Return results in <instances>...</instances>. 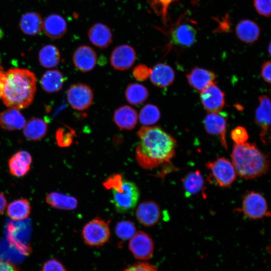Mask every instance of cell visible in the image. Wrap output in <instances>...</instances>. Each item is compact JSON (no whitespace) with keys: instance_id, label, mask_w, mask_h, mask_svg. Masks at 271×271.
<instances>
[{"instance_id":"74e56055","label":"cell","mask_w":271,"mask_h":271,"mask_svg":"<svg viewBox=\"0 0 271 271\" xmlns=\"http://www.w3.org/2000/svg\"><path fill=\"white\" fill-rule=\"evenodd\" d=\"M231 138L235 144H242L246 142L248 139V134L244 127L239 126L232 130Z\"/></svg>"},{"instance_id":"9a60e30c","label":"cell","mask_w":271,"mask_h":271,"mask_svg":"<svg viewBox=\"0 0 271 271\" xmlns=\"http://www.w3.org/2000/svg\"><path fill=\"white\" fill-rule=\"evenodd\" d=\"M72 60L75 67L78 70L87 72L94 68L97 57L96 53L91 47L81 45L75 50Z\"/></svg>"},{"instance_id":"6da1fadb","label":"cell","mask_w":271,"mask_h":271,"mask_svg":"<svg viewBox=\"0 0 271 271\" xmlns=\"http://www.w3.org/2000/svg\"><path fill=\"white\" fill-rule=\"evenodd\" d=\"M137 134L140 142L136 149V159L143 169H154L168 164L175 156L176 141L160 127L143 126Z\"/></svg>"},{"instance_id":"bcb514c9","label":"cell","mask_w":271,"mask_h":271,"mask_svg":"<svg viewBox=\"0 0 271 271\" xmlns=\"http://www.w3.org/2000/svg\"><path fill=\"white\" fill-rule=\"evenodd\" d=\"M270 45L269 44V47H268V50H269V53H270Z\"/></svg>"},{"instance_id":"5bb4252c","label":"cell","mask_w":271,"mask_h":271,"mask_svg":"<svg viewBox=\"0 0 271 271\" xmlns=\"http://www.w3.org/2000/svg\"><path fill=\"white\" fill-rule=\"evenodd\" d=\"M161 211L159 205L153 201L141 203L136 210V216L140 224L145 226H152L160 220Z\"/></svg>"},{"instance_id":"44dd1931","label":"cell","mask_w":271,"mask_h":271,"mask_svg":"<svg viewBox=\"0 0 271 271\" xmlns=\"http://www.w3.org/2000/svg\"><path fill=\"white\" fill-rule=\"evenodd\" d=\"M32 158L31 155L25 151L17 152L8 161L10 173L16 177L26 176L30 170Z\"/></svg>"},{"instance_id":"4dcf8cb0","label":"cell","mask_w":271,"mask_h":271,"mask_svg":"<svg viewBox=\"0 0 271 271\" xmlns=\"http://www.w3.org/2000/svg\"><path fill=\"white\" fill-rule=\"evenodd\" d=\"M31 205L27 199H19L11 202L7 207V214L12 220L25 219L31 213Z\"/></svg>"},{"instance_id":"d4e9b609","label":"cell","mask_w":271,"mask_h":271,"mask_svg":"<svg viewBox=\"0 0 271 271\" xmlns=\"http://www.w3.org/2000/svg\"><path fill=\"white\" fill-rule=\"evenodd\" d=\"M43 23V19L39 13L33 12H28L21 17L19 26L24 34L34 36L41 32Z\"/></svg>"},{"instance_id":"7c38bea8","label":"cell","mask_w":271,"mask_h":271,"mask_svg":"<svg viewBox=\"0 0 271 271\" xmlns=\"http://www.w3.org/2000/svg\"><path fill=\"white\" fill-rule=\"evenodd\" d=\"M200 98L208 112L220 111L225 105V94L215 82L201 91Z\"/></svg>"},{"instance_id":"ffe728a7","label":"cell","mask_w":271,"mask_h":271,"mask_svg":"<svg viewBox=\"0 0 271 271\" xmlns=\"http://www.w3.org/2000/svg\"><path fill=\"white\" fill-rule=\"evenodd\" d=\"M113 120L121 130H131L136 125L138 120L137 111L132 107L124 105L116 109Z\"/></svg>"},{"instance_id":"1f68e13d","label":"cell","mask_w":271,"mask_h":271,"mask_svg":"<svg viewBox=\"0 0 271 271\" xmlns=\"http://www.w3.org/2000/svg\"><path fill=\"white\" fill-rule=\"evenodd\" d=\"M126 100L131 104L138 105L145 102L149 96V91L144 85L133 83L129 84L125 90Z\"/></svg>"},{"instance_id":"603a6c76","label":"cell","mask_w":271,"mask_h":271,"mask_svg":"<svg viewBox=\"0 0 271 271\" xmlns=\"http://www.w3.org/2000/svg\"><path fill=\"white\" fill-rule=\"evenodd\" d=\"M235 32L240 41L247 44H252L258 39L260 34V29L254 21L244 19L237 23Z\"/></svg>"},{"instance_id":"9c48e42d","label":"cell","mask_w":271,"mask_h":271,"mask_svg":"<svg viewBox=\"0 0 271 271\" xmlns=\"http://www.w3.org/2000/svg\"><path fill=\"white\" fill-rule=\"evenodd\" d=\"M128 248L136 258L146 260L153 256L154 244L152 239L147 233L139 231L136 232L130 239Z\"/></svg>"},{"instance_id":"7a4b0ae2","label":"cell","mask_w":271,"mask_h":271,"mask_svg":"<svg viewBox=\"0 0 271 271\" xmlns=\"http://www.w3.org/2000/svg\"><path fill=\"white\" fill-rule=\"evenodd\" d=\"M2 100L9 108L21 109L33 102L36 91V77L30 70L12 68L5 72Z\"/></svg>"},{"instance_id":"f546056e","label":"cell","mask_w":271,"mask_h":271,"mask_svg":"<svg viewBox=\"0 0 271 271\" xmlns=\"http://www.w3.org/2000/svg\"><path fill=\"white\" fill-rule=\"evenodd\" d=\"M60 58L59 49L52 44L43 46L39 52V61L43 67L46 68L56 67L60 63Z\"/></svg>"},{"instance_id":"cb8c5ba5","label":"cell","mask_w":271,"mask_h":271,"mask_svg":"<svg viewBox=\"0 0 271 271\" xmlns=\"http://www.w3.org/2000/svg\"><path fill=\"white\" fill-rule=\"evenodd\" d=\"M26 119L18 109L9 108L0 114V125L7 130H14L23 128Z\"/></svg>"},{"instance_id":"b9f144b4","label":"cell","mask_w":271,"mask_h":271,"mask_svg":"<svg viewBox=\"0 0 271 271\" xmlns=\"http://www.w3.org/2000/svg\"><path fill=\"white\" fill-rule=\"evenodd\" d=\"M270 70L271 63L270 61H266L263 63L261 69V76L263 80L269 84L270 83Z\"/></svg>"},{"instance_id":"83f0119b","label":"cell","mask_w":271,"mask_h":271,"mask_svg":"<svg viewBox=\"0 0 271 271\" xmlns=\"http://www.w3.org/2000/svg\"><path fill=\"white\" fill-rule=\"evenodd\" d=\"M182 182L186 197L203 191L204 181L200 172L198 170L188 173L182 178Z\"/></svg>"},{"instance_id":"7402d4cb","label":"cell","mask_w":271,"mask_h":271,"mask_svg":"<svg viewBox=\"0 0 271 271\" xmlns=\"http://www.w3.org/2000/svg\"><path fill=\"white\" fill-rule=\"evenodd\" d=\"M187 78L190 86L201 92L214 82L215 75L208 70L195 67L187 75Z\"/></svg>"},{"instance_id":"277c9868","label":"cell","mask_w":271,"mask_h":271,"mask_svg":"<svg viewBox=\"0 0 271 271\" xmlns=\"http://www.w3.org/2000/svg\"><path fill=\"white\" fill-rule=\"evenodd\" d=\"M103 184L106 188L111 189L112 202L118 213H127L136 207L140 192L133 182L125 180L117 174L109 177Z\"/></svg>"},{"instance_id":"8992f818","label":"cell","mask_w":271,"mask_h":271,"mask_svg":"<svg viewBox=\"0 0 271 271\" xmlns=\"http://www.w3.org/2000/svg\"><path fill=\"white\" fill-rule=\"evenodd\" d=\"M110 234L108 223L99 218H94L87 223L82 232L85 243L96 247L104 245L109 240Z\"/></svg>"},{"instance_id":"3957f363","label":"cell","mask_w":271,"mask_h":271,"mask_svg":"<svg viewBox=\"0 0 271 271\" xmlns=\"http://www.w3.org/2000/svg\"><path fill=\"white\" fill-rule=\"evenodd\" d=\"M231 158L236 174L246 180L260 177L269 169L268 157L254 144H235Z\"/></svg>"},{"instance_id":"30bf717a","label":"cell","mask_w":271,"mask_h":271,"mask_svg":"<svg viewBox=\"0 0 271 271\" xmlns=\"http://www.w3.org/2000/svg\"><path fill=\"white\" fill-rule=\"evenodd\" d=\"M227 117L225 112H209L203 121L206 131L211 135L219 137L221 143L225 149H227L225 139Z\"/></svg>"},{"instance_id":"8d00e7d4","label":"cell","mask_w":271,"mask_h":271,"mask_svg":"<svg viewBox=\"0 0 271 271\" xmlns=\"http://www.w3.org/2000/svg\"><path fill=\"white\" fill-rule=\"evenodd\" d=\"M256 12L260 15L269 17L271 13V0H253Z\"/></svg>"},{"instance_id":"8fae6325","label":"cell","mask_w":271,"mask_h":271,"mask_svg":"<svg viewBox=\"0 0 271 271\" xmlns=\"http://www.w3.org/2000/svg\"><path fill=\"white\" fill-rule=\"evenodd\" d=\"M136 52L127 44L116 46L112 50L110 57V64L117 70L124 71L129 69L136 59Z\"/></svg>"},{"instance_id":"60d3db41","label":"cell","mask_w":271,"mask_h":271,"mask_svg":"<svg viewBox=\"0 0 271 271\" xmlns=\"http://www.w3.org/2000/svg\"><path fill=\"white\" fill-rule=\"evenodd\" d=\"M42 271H67V270L59 261L53 258L46 261L44 263Z\"/></svg>"},{"instance_id":"f6af8a7d","label":"cell","mask_w":271,"mask_h":271,"mask_svg":"<svg viewBox=\"0 0 271 271\" xmlns=\"http://www.w3.org/2000/svg\"><path fill=\"white\" fill-rule=\"evenodd\" d=\"M6 206L7 200L5 196L3 193H0V215L4 212Z\"/></svg>"},{"instance_id":"484cf974","label":"cell","mask_w":271,"mask_h":271,"mask_svg":"<svg viewBox=\"0 0 271 271\" xmlns=\"http://www.w3.org/2000/svg\"><path fill=\"white\" fill-rule=\"evenodd\" d=\"M48 124L42 118L33 117L25 123L23 133L29 140L37 141L44 138L47 132Z\"/></svg>"},{"instance_id":"7bdbcfd3","label":"cell","mask_w":271,"mask_h":271,"mask_svg":"<svg viewBox=\"0 0 271 271\" xmlns=\"http://www.w3.org/2000/svg\"><path fill=\"white\" fill-rule=\"evenodd\" d=\"M0 271H19V269L12 263L0 260Z\"/></svg>"},{"instance_id":"d590c367","label":"cell","mask_w":271,"mask_h":271,"mask_svg":"<svg viewBox=\"0 0 271 271\" xmlns=\"http://www.w3.org/2000/svg\"><path fill=\"white\" fill-rule=\"evenodd\" d=\"M74 131L70 128H60L56 133L57 144L61 147L69 146L73 141Z\"/></svg>"},{"instance_id":"d6986e66","label":"cell","mask_w":271,"mask_h":271,"mask_svg":"<svg viewBox=\"0 0 271 271\" xmlns=\"http://www.w3.org/2000/svg\"><path fill=\"white\" fill-rule=\"evenodd\" d=\"M152 83L160 88L171 85L175 79V73L172 68L164 63H158L151 69L150 77Z\"/></svg>"},{"instance_id":"ac0fdd59","label":"cell","mask_w":271,"mask_h":271,"mask_svg":"<svg viewBox=\"0 0 271 271\" xmlns=\"http://www.w3.org/2000/svg\"><path fill=\"white\" fill-rule=\"evenodd\" d=\"M67 23L65 19L58 14H51L44 21L42 30L44 34L52 39H59L67 32Z\"/></svg>"},{"instance_id":"ab89813d","label":"cell","mask_w":271,"mask_h":271,"mask_svg":"<svg viewBox=\"0 0 271 271\" xmlns=\"http://www.w3.org/2000/svg\"><path fill=\"white\" fill-rule=\"evenodd\" d=\"M123 271H158L153 264L145 261H140L130 265Z\"/></svg>"},{"instance_id":"ba28073f","label":"cell","mask_w":271,"mask_h":271,"mask_svg":"<svg viewBox=\"0 0 271 271\" xmlns=\"http://www.w3.org/2000/svg\"><path fill=\"white\" fill-rule=\"evenodd\" d=\"M66 96L71 107L79 111L88 109L91 105L94 98L90 87L82 83L72 85L68 89Z\"/></svg>"},{"instance_id":"ee69618b","label":"cell","mask_w":271,"mask_h":271,"mask_svg":"<svg viewBox=\"0 0 271 271\" xmlns=\"http://www.w3.org/2000/svg\"><path fill=\"white\" fill-rule=\"evenodd\" d=\"M5 72L2 67L0 66V99L2 98L4 88L6 77Z\"/></svg>"},{"instance_id":"4316f807","label":"cell","mask_w":271,"mask_h":271,"mask_svg":"<svg viewBox=\"0 0 271 271\" xmlns=\"http://www.w3.org/2000/svg\"><path fill=\"white\" fill-rule=\"evenodd\" d=\"M64 81L65 78L60 71L50 70L43 75L40 80V84L46 92L55 93L62 88Z\"/></svg>"},{"instance_id":"2e32d148","label":"cell","mask_w":271,"mask_h":271,"mask_svg":"<svg viewBox=\"0 0 271 271\" xmlns=\"http://www.w3.org/2000/svg\"><path fill=\"white\" fill-rule=\"evenodd\" d=\"M197 32L189 24H181L176 27L171 34L172 44L182 47H190L196 41Z\"/></svg>"},{"instance_id":"5b68a950","label":"cell","mask_w":271,"mask_h":271,"mask_svg":"<svg viewBox=\"0 0 271 271\" xmlns=\"http://www.w3.org/2000/svg\"><path fill=\"white\" fill-rule=\"evenodd\" d=\"M206 167L210 171L211 180L221 187L229 186L236 179L237 174L232 163L225 158L209 162Z\"/></svg>"},{"instance_id":"f35d334b","label":"cell","mask_w":271,"mask_h":271,"mask_svg":"<svg viewBox=\"0 0 271 271\" xmlns=\"http://www.w3.org/2000/svg\"><path fill=\"white\" fill-rule=\"evenodd\" d=\"M132 73L134 78L137 80L145 81L150 77L151 68L144 64H140L134 67Z\"/></svg>"},{"instance_id":"4fadbf2b","label":"cell","mask_w":271,"mask_h":271,"mask_svg":"<svg viewBox=\"0 0 271 271\" xmlns=\"http://www.w3.org/2000/svg\"><path fill=\"white\" fill-rule=\"evenodd\" d=\"M259 105L255 111V121L260 129V138L266 144L268 141L269 130L270 125V102L266 95H261L258 98Z\"/></svg>"},{"instance_id":"e575fe53","label":"cell","mask_w":271,"mask_h":271,"mask_svg":"<svg viewBox=\"0 0 271 271\" xmlns=\"http://www.w3.org/2000/svg\"><path fill=\"white\" fill-rule=\"evenodd\" d=\"M136 227L130 221L122 220L117 222L115 227L117 236L122 240L130 239L136 233Z\"/></svg>"},{"instance_id":"e0dca14e","label":"cell","mask_w":271,"mask_h":271,"mask_svg":"<svg viewBox=\"0 0 271 271\" xmlns=\"http://www.w3.org/2000/svg\"><path fill=\"white\" fill-rule=\"evenodd\" d=\"M88 37L92 44L100 49L107 48L112 42V34L106 25L97 23L88 30Z\"/></svg>"},{"instance_id":"f1b7e54d","label":"cell","mask_w":271,"mask_h":271,"mask_svg":"<svg viewBox=\"0 0 271 271\" xmlns=\"http://www.w3.org/2000/svg\"><path fill=\"white\" fill-rule=\"evenodd\" d=\"M46 202L53 208L72 210L76 208L77 200L73 196L59 192H51L46 197Z\"/></svg>"},{"instance_id":"52a82bcc","label":"cell","mask_w":271,"mask_h":271,"mask_svg":"<svg viewBox=\"0 0 271 271\" xmlns=\"http://www.w3.org/2000/svg\"><path fill=\"white\" fill-rule=\"evenodd\" d=\"M239 210L246 217L252 219L270 216L265 198L255 191H250L244 196L241 207Z\"/></svg>"},{"instance_id":"836d02e7","label":"cell","mask_w":271,"mask_h":271,"mask_svg":"<svg viewBox=\"0 0 271 271\" xmlns=\"http://www.w3.org/2000/svg\"><path fill=\"white\" fill-rule=\"evenodd\" d=\"M151 8L159 16L161 17L164 24L168 22V9L171 4L180 0H147Z\"/></svg>"},{"instance_id":"d6a6232c","label":"cell","mask_w":271,"mask_h":271,"mask_svg":"<svg viewBox=\"0 0 271 271\" xmlns=\"http://www.w3.org/2000/svg\"><path fill=\"white\" fill-rule=\"evenodd\" d=\"M161 113L158 107L152 104L144 105L140 110L139 118L144 126L153 125L160 119Z\"/></svg>"}]
</instances>
